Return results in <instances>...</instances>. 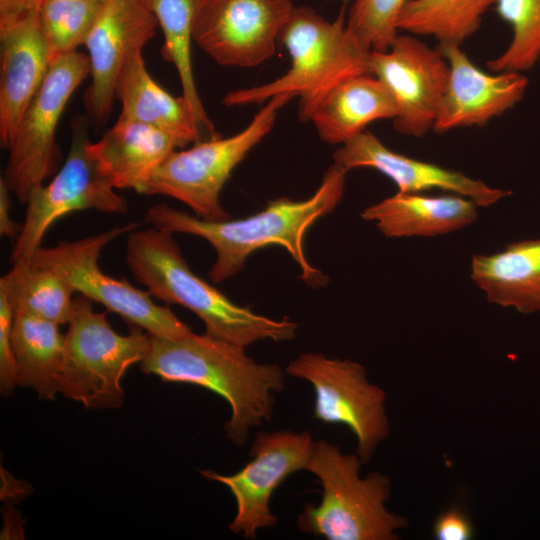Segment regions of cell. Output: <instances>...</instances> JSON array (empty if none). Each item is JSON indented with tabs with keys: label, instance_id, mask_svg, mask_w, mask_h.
Returning a JSON list of instances; mask_svg holds the SVG:
<instances>
[{
	"label": "cell",
	"instance_id": "6da1fadb",
	"mask_svg": "<svg viewBox=\"0 0 540 540\" xmlns=\"http://www.w3.org/2000/svg\"><path fill=\"white\" fill-rule=\"evenodd\" d=\"M348 170L333 163L321 185L308 199L293 201L281 197L249 217L237 220L210 221L157 203L148 208L145 223L163 231L186 233L207 240L215 249L216 260L209 276L223 282L245 265L256 250L279 245L287 250L301 270V279L311 287H321L327 278L312 266L304 251V235L316 220L332 212L342 199Z\"/></svg>",
	"mask_w": 540,
	"mask_h": 540
},
{
	"label": "cell",
	"instance_id": "7a4b0ae2",
	"mask_svg": "<svg viewBox=\"0 0 540 540\" xmlns=\"http://www.w3.org/2000/svg\"><path fill=\"white\" fill-rule=\"evenodd\" d=\"M244 349L192 331L176 338L151 336L141 370L163 382L197 385L221 396L231 409L227 438L241 447L252 428L271 420L275 394L285 387L280 366L257 363Z\"/></svg>",
	"mask_w": 540,
	"mask_h": 540
},
{
	"label": "cell",
	"instance_id": "3957f363",
	"mask_svg": "<svg viewBox=\"0 0 540 540\" xmlns=\"http://www.w3.org/2000/svg\"><path fill=\"white\" fill-rule=\"evenodd\" d=\"M173 234L150 227L130 232L125 260L137 282L166 304L183 306L205 324V334L243 347L260 340H292L298 325L268 318L240 306L197 276Z\"/></svg>",
	"mask_w": 540,
	"mask_h": 540
},
{
	"label": "cell",
	"instance_id": "277c9868",
	"mask_svg": "<svg viewBox=\"0 0 540 540\" xmlns=\"http://www.w3.org/2000/svg\"><path fill=\"white\" fill-rule=\"evenodd\" d=\"M279 42L286 47L291 66L275 80L227 93L226 106H242L268 101L288 93L299 98V118H310L327 94L347 78L372 74L371 50L349 31L345 5L334 21H328L307 6H294Z\"/></svg>",
	"mask_w": 540,
	"mask_h": 540
},
{
	"label": "cell",
	"instance_id": "5b68a950",
	"mask_svg": "<svg viewBox=\"0 0 540 540\" xmlns=\"http://www.w3.org/2000/svg\"><path fill=\"white\" fill-rule=\"evenodd\" d=\"M362 461L325 440L315 441L307 463L322 486L318 505L306 504L298 528L327 540H395L408 519L390 512L391 480L380 472L361 477Z\"/></svg>",
	"mask_w": 540,
	"mask_h": 540
},
{
	"label": "cell",
	"instance_id": "8992f818",
	"mask_svg": "<svg viewBox=\"0 0 540 540\" xmlns=\"http://www.w3.org/2000/svg\"><path fill=\"white\" fill-rule=\"evenodd\" d=\"M92 302L81 294L74 299L59 392L86 408H120L125 399L121 379L131 365L146 358L151 336L136 326L128 335L117 333Z\"/></svg>",
	"mask_w": 540,
	"mask_h": 540
},
{
	"label": "cell",
	"instance_id": "52a82bcc",
	"mask_svg": "<svg viewBox=\"0 0 540 540\" xmlns=\"http://www.w3.org/2000/svg\"><path fill=\"white\" fill-rule=\"evenodd\" d=\"M292 98L288 93L273 96L245 129L231 137L202 140L187 150L173 151L153 171L140 193L172 197L205 220L230 219L220 203L224 184L248 152L271 131L278 111Z\"/></svg>",
	"mask_w": 540,
	"mask_h": 540
},
{
	"label": "cell",
	"instance_id": "ba28073f",
	"mask_svg": "<svg viewBox=\"0 0 540 540\" xmlns=\"http://www.w3.org/2000/svg\"><path fill=\"white\" fill-rule=\"evenodd\" d=\"M138 228L131 222L97 235L75 241H61L52 247H39L30 259L61 275L76 293L102 304L108 311L121 316L132 326L149 335L176 338L191 332L165 305L156 304L148 291L131 285L126 279L105 274L98 260L102 249L117 237Z\"/></svg>",
	"mask_w": 540,
	"mask_h": 540
},
{
	"label": "cell",
	"instance_id": "9c48e42d",
	"mask_svg": "<svg viewBox=\"0 0 540 540\" xmlns=\"http://www.w3.org/2000/svg\"><path fill=\"white\" fill-rule=\"evenodd\" d=\"M89 75L86 54L74 51L52 58L8 148L2 177L19 203L26 204L32 191L58 171L62 152L56 142V127L71 95Z\"/></svg>",
	"mask_w": 540,
	"mask_h": 540
},
{
	"label": "cell",
	"instance_id": "30bf717a",
	"mask_svg": "<svg viewBox=\"0 0 540 540\" xmlns=\"http://www.w3.org/2000/svg\"><path fill=\"white\" fill-rule=\"evenodd\" d=\"M90 122L88 116L74 117L71 145L63 165L51 182L30 194L22 229L11 253L12 265L30 261L49 227L69 213L87 209L127 213V201L114 191L89 153Z\"/></svg>",
	"mask_w": 540,
	"mask_h": 540
},
{
	"label": "cell",
	"instance_id": "8fae6325",
	"mask_svg": "<svg viewBox=\"0 0 540 540\" xmlns=\"http://www.w3.org/2000/svg\"><path fill=\"white\" fill-rule=\"evenodd\" d=\"M285 373L313 386L314 417L348 427L356 438V455L367 463L390 429L385 391L368 381L366 369L349 359L305 352L287 365Z\"/></svg>",
	"mask_w": 540,
	"mask_h": 540
},
{
	"label": "cell",
	"instance_id": "7c38bea8",
	"mask_svg": "<svg viewBox=\"0 0 540 540\" xmlns=\"http://www.w3.org/2000/svg\"><path fill=\"white\" fill-rule=\"evenodd\" d=\"M314 443L308 431H263L253 441L251 460L236 473L201 472L206 479L225 485L235 499L230 531L254 539L258 530L277 524L278 518L270 509L272 495L291 474L306 469Z\"/></svg>",
	"mask_w": 540,
	"mask_h": 540
},
{
	"label": "cell",
	"instance_id": "4fadbf2b",
	"mask_svg": "<svg viewBox=\"0 0 540 540\" xmlns=\"http://www.w3.org/2000/svg\"><path fill=\"white\" fill-rule=\"evenodd\" d=\"M293 8L291 0H206L193 40L220 65L254 67L275 53Z\"/></svg>",
	"mask_w": 540,
	"mask_h": 540
},
{
	"label": "cell",
	"instance_id": "5bb4252c",
	"mask_svg": "<svg viewBox=\"0 0 540 540\" xmlns=\"http://www.w3.org/2000/svg\"><path fill=\"white\" fill-rule=\"evenodd\" d=\"M370 66L396 104L395 130L413 137L433 130L449 76L439 48L410 33L397 35L388 50L371 52Z\"/></svg>",
	"mask_w": 540,
	"mask_h": 540
},
{
	"label": "cell",
	"instance_id": "9a60e30c",
	"mask_svg": "<svg viewBox=\"0 0 540 540\" xmlns=\"http://www.w3.org/2000/svg\"><path fill=\"white\" fill-rule=\"evenodd\" d=\"M158 20L144 0H107L85 46L91 82L83 95L90 121L102 125L111 114L115 85L124 65L154 37Z\"/></svg>",
	"mask_w": 540,
	"mask_h": 540
},
{
	"label": "cell",
	"instance_id": "2e32d148",
	"mask_svg": "<svg viewBox=\"0 0 540 540\" xmlns=\"http://www.w3.org/2000/svg\"><path fill=\"white\" fill-rule=\"evenodd\" d=\"M438 48L447 60L449 76L434 123L435 132L484 125L524 97L528 79L523 73L490 74L478 68L461 45L440 43Z\"/></svg>",
	"mask_w": 540,
	"mask_h": 540
},
{
	"label": "cell",
	"instance_id": "e0dca14e",
	"mask_svg": "<svg viewBox=\"0 0 540 540\" xmlns=\"http://www.w3.org/2000/svg\"><path fill=\"white\" fill-rule=\"evenodd\" d=\"M334 163L347 169L372 168L388 178L401 193L441 189L488 207L509 196V190L492 188L465 174L394 152L373 133L364 130L346 141L333 154Z\"/></svg>",
	"mask_w": 540,
	"mask_h": 540
},
{
	"label": "cell",
	"instance_id": "ac0fdd59",
	"mask_svg": "<svg viewBox=\"0 0 540 540\" xmlns=\"http://www.w3.org/2000/svg\"><path fill=\"white\" fill-rule=\"evenodd\" d=\"M51 60L38 10L0 23V144L3 148L8 150Z\"/></svg>",
	"mask_w": 540,
	"mask_h": 540
},
{
	"label": "cell",
	"instance_id": "d6986e66",
	"mask_svg": "<svg viewBox=\"0 0 540 540\" xmlns=\"http://www.w3.org/2000/svg\"><path fill=\"white\" fill-rule=\"evenodd\" d=\"M177 148L168 134L143 123L118 118L89 153L114 188L140 193L153 171Z\"/></svg>",
	"mask_w": 540,
	"mask_h": 540
},
{
	"label": "cell",
	"instance_id": "ffe728a7",
	"mask_svg": "<svg viewBox=\"0 0 540 540\" xmlns=\"http://www.w3.org/2000/svg\"><path fill=\"white\" fill-rule=\"evenodd\" d=\"M121 103L119 118L143 123L163 131L184 148L204 140L194 113L184 97H174L149 74L142 50L130 56L115 85Z\"/></svg>",
	"mask_w": 540,
	"mask_h": 540
},
{
	"label": "cell",
	"instance_id": "44dd1931",
	"mask_svg": "<svg viewBox=\"0 0 540 540\" xmlns=\"http://www.w3.org/2000/svg\"><path fill=\"white\" fill-rule=\"evenodd\" d=\"M477 205L458 195L401 193L367 207L361 217L374 221L386 237H432L457 231L478 217Z\"/></svg>",
	"mask_w": 540,
	"mask_h": 540
},
{
	"label": "cell",
	"instance_id": "7402d4cb",
	"mask_svg": "<svg viewBox=\"0 0 540 540\" xmlns=\"http://www.w3.org/2000/svg\"><path fill=\"white\" fill-rule=\"evenodd\" d=\"M471 278L488 302L529 314L540 310V239L472 257Z\"/></svg>",
	"mask_w": 540,
	"mask_h": 540
},
{
	"label": "cell",
	"instance_id": "603a6c76",
	"mask_svg": "<svg viewBox=\"0 0 540 540\" xmlns=\"http://www.w3.org/2000/svg\"><path fill=\"white\" fill-rule=\"evenodd\" d=\"M396 104L386 86L372 74H360L335 86L310 121L322 141L343 144L379 119H394Z\"/></svg>",
	"mask_w": 540,
	"mask_h": 540
},
{
	"label": "cell",
	"instance_id": "cb8c5ba5",
	"mask_svg": "<svg viewBox=\"0 0 540 540\" xmlns=\"http://www.w3.org/2000/svg\"><path fill=\"white\" fill-rule=\"evenodd\" d=\"M12 343L17 367V386L35 390L43 400L59 392L65 335L59 324L15 312Z\"/></svg>",
	"mask_w": 540,
	"mask_h": 540
},
{
	"label": "cell",
	"instance_id": "d4e9b609",
	"mask_svg": "<svg viewBox=\"0 0 540 540\" xmlns=\"http://www.w3.org/2000/svg\"><path fill=\"white\" fill-rule=\"evenodd\" d=\"M156 16L164 36L161 55L178 73L182 96L192 109L204 140L217 138L198 94L191 61L195 18L206 0H144Z\"/></svg>",
	"mask_w": 540,
	"mask_h": 540
},
{
	"label": "cell",
	"instance_id": "484cf974",
	"mask_svg": "<svg viewBox=\"0 0 540 540\" xmlns=\"http://www.w3.org/2000/svg\"><path fill=\"white\" fill-rule=\"evenodd\" d=\"M0 287L10 297L15 312L26 313L56 324L68 323L73 311V287L55 271L32 262L14 264L0 278Z\"/></svg>",
	"mask_w": 540,
	"mask_h": 540
},
{
	"label": "cell",
	"instance_id": "4316f807",
	"mask_svg": "<svg viewBox=\"0 0 540 540\" xmlns=\"http://www.w3.org/2000/svg\"><path fill=\"white\" fill-rule=\"evenodd\" d=\"M497 0H407L397 27L413 35L433 36L439 43L461 45L480 27Z\"/></svg>",
	"mask_w": 540,
	"mask_h": 540
},
{
	"label": "cell",
	"instance_id": "83f0119b",
	"mask_svg": "<svg viewBox=\"0 0 540 540\" xmlns=\"http://www.w3.org/2000/svg\"><path fill=\"white\" fill-rule=\"evenodd\" d=\"M497 13L512 28L507 48L486 65L493 73H524L540 59V0H497Z\"/></svg>",
	"mask_w": 540,
	"mask_h": 540
},
{
	"label": "cell",
	"instance_id": "f1b7e54d",
	"mask_svg": "<svg viewBox=\"0 0 540 540\" xmlns=\"http://www.w3.org/2000/svg\"><path fill=\"white\" fill-rule=\"evenodd\" d=\"M102 6L92 1L42 0L38 12L52 58L85 45Z\"/></svg>",
	"mask_w": 540,
	"mask_h": 540
},
{
	"label": "cell",
	"instance_id": "f546056e",
	"mask_svg": "<svg viewBox=\"0 0 540 540\" xmlns=\"http://www.w3.org/2000/svg\"><path fill=\"white\" fill-rule=\"evenodd\" d=\"M407 0H355L346 22L367 49L383 52L398 35L397 21Z\"/></svg>",
	"mask_w": 540,
	"mask_h": 540
},
{
	"label": "cell",
	"instance_id": "4dcf8cb0",
	"mask_svg": "<svg viewBox=\"0 0 540 540\" xmlns=\"http://www.w3.org/2000/svg\"><path fill=\"white\" fill-rule=\"evenodd\" d=\"M15 310L7 292L0 287V392L12 395L17 386V367L12 343Z\"/></svg>",
	"mask_w": 540,
	"mask_h": 540
},
{
	"label": "cell",
	"instance_id": "1f68e13d",
	"mask_svg": "<svg viewBox=\"0 0 540 540\" xmlns=\"http://www.w3.org/2000/svg\"><path fill=\"white\" fill-rule=\"evenodd\" d=\"M433 533L438 540H470L474 535V527L466 512L454 506L438 515Z\"/></svg>",
	"mask_w": 540,
	"mask_h": 540
},
{
	"label": "cell",
	"instance_id": "d6a6232c",
	"mask_svg": "<svg viewBox=\"0 0 540 540\" xmlns=\"http://www.w3.org/2000/svg\"><path fill=\"white\" fill-rule=\"evenodd\" d=\"M10 189L1 176L0 178V234L11 240L16 241L18 238L22 224L16 223L10 215L12 204L10 198Z\"/></svg>",
	"mask_w": 540,
	"mask_h": 540
},
{
	"label": "cell",
	"instance_id": "836d02e7",
	"mask_svg": "<svg viewBox=\"0 0 540 540\" xmlns=\"http://www.w3.org/2000/svg\"><path fill=\"white\" fill-rule=\"evenodd\" d=\"M42 0H0V23L12 21L38 10Z\"/></svg>",
	"mask_w": 540,
	"mask_h": 540
},
{
	"label": "cell",
	"instance_id": "e575fe53",
	"mask_svg": "<svg viewBox=\"0 0 540 540\" xmlns=\"http://www.w3.org/2000/svg\"><path fill=\"white\" fill-rule=\"evenodd\" d=\"M81 1H92V2L104 3V2H106L107 0H81Z\"/></svg>",
	"mask_w": 540,
	"mask_h": 540
}]
</instances>
